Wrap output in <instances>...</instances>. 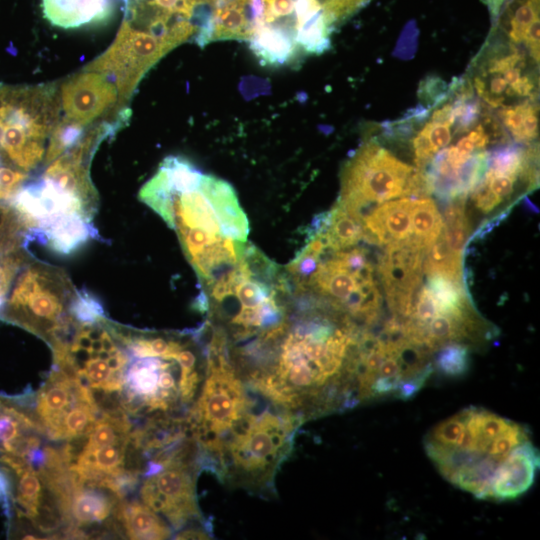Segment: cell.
<instances>
[{"instance_id": "obj_1", "label": "cell", "mask_w": 540, "mask_h": 540, "mask_svg": "<svg viewBox=\"0 0 540 540\" xmlns=\"http://www.w3.org/2000/svg\"><path fill=\"white\" fill-rule=\"evenodd\" d=\"M361 332L345 313L311 309L252 344L238 369L252 389L303 422L353 408Z\"/></svg>"}, {"instance_id": "obj_2", "label": "cell", "mask_w": 540, "mask_h": 540, "mask_svg": "<svg viewBox=\"0 0 540 540\" xmlns=\"http://www.w3.org/2000/svg\"><path fill=\"white\" fill-rule=\"evenodd\" d=\"M100 142L95 135L53 161L43 172L19 188L7 203L37 240L52 251L68 255L98 236L93 224L98 193L89 174L93 153Z\"/></svg>"}, {"instance_id": "obj_3", "label": "cell", "mask_w": 540, "mask_h": 540, "mask_svg": "<svg viewBox=\"0 0 540 540\" xmlns=\"http://www.w3.org/2000/svg\"><path fill=\"white\" fill-rule=\"evenodd\" d=\"M528 441L525 426L486 409L469 407L435 425L425 436L424 447L445 479L488 500L505 462Z\"/></svg>"}, {"instance_id": "obj_4", "label": "cell", "mask_w": 540, "mask_h": 540, "mask_svg": "<svg viewBox=\"0 0 540 540\" xmlns=\"http://www.w3.org/2000/svg\"><path fill=\"white\" fill-rule=\"evenodd\" d=\"M139 199L161 216L177 236L202 230L216 237L247 240V217L233 187L203 174L183 157H166L141 187Z\"/></svg>"}, {"instance_id": "obj_5", "label": "cell", "mask_w": 540, "mask_h": 540, "mask_svg": "<svg viewBox=\"0 0 540 540\" xmlns=\"http://www.w3.org/2000/svg\"><path fill=\"white\" fill-rule=\"evenodd\" d=\"M303 423L255 391L251 405L224 440L208 471L230 488L276 496V474L290 455Z\"/></svg>"}, {"instance_id": "obj_6", "label": "cell", "mask_w": 540, "mask_h": 540, "mask_svg": "<svg viewBox=\"0 0 540 540\" xmlns=\"http://www.w3.org/2000/svg\"><path fill=\"white\" fill-rule=\"evenodd\" d=\"M255 391L231 360L224 332L213 327L206 344V370L200 391L185 417L202 469L208 470L224 440L243 417Z\"/></svg>"}, {"instance_id": "obj_7", "label": "cell", "mask_w": 540, "mask_h": 540, "mask_svg": "<svg viewBox=\"0 0 540 540\" xmlns=\"http://www.w3.org/2000/svg\"><path fill=\"white\" fill-rule=\"evenodd\" d=\"M78 293L65 271L31 256L16 276L0 318L51 345L72 325Z\"/></svg>"}, {"instance_id": "obj_8", "label": "cell", "mask_w": 540, "mask_h": 540, "mask_svg": "<svg viewBox=\"0 0 540 540\" xmlns=\"http://www.w3.org/2000/svg\"><path fill=\"white\" fill-rule=\"evenodd\" d=\"M150 458L159 461L161 467L143 477L142 502L175 530L190 526L211 528L198 505L196 480L201 466L195 442L187 438Z\"/></svg>"}, {"instance_id": "obj_9", "label": "cell", "mask_w": 540, "mask_h": 540, "mask_svg": "<svg viewBox=\"0 0 540 540\" xmlns=\"http://www.w3.org/2000/svg\"><path fill=\"white\" fill-rule=\"evenodd\" d=\"M413 169L377 142L368 141L343 169L337 204L362 225L378 204L403 196Z\"/></svg>"}, {"instance_id": "obj_10", "label": "cell", "mask_w": 540, "mask_h": 540, "mask_svg": "<svg viewBox=\"0 0 540 540\" xmlns=\"http://www.w3.org/2000/svg\"><path fill=\"white\" fill-rule=\"evenodd\" d=\"M170 50L158 38L122 23L115 41L86 69L103 74L115 84L121 97H128Z\"/></svg>"}, {"instance_id": "obj_11", "label": "cell", "mask_w": 540, "mask_h": 540, "mask_svg": "<svg viewBox=\"0 0 540 540\" xmlns=\"http://www.w3.org/2000/svg\"><path fill=\"white\" fill-rule=\"evenodd\" d=\"M119 96L117 87L106 76L85 69L62 84L60 106L64 119L86 126L108 113Z\"/></svg>"}, {"instance_id": "obj_12", "label": "cell", "mask_w": 540, "mask_h": 540, "mask_svg": "<svg viewBox=\"0 0 540 540\" xmlns=\"http://www.w3.org/2000/svg\"><path fill=\"white\" fill-rule=\"evenodd\" d=\"M120 501L107 488L72 478V489L65 511V522L70 528V535L84 536L81 528L99 526L108 522L112 515L116 517Z\"/></svg>"}, {"instance_id": "obj_13", "label": "cell", "mask_w": 540, "mask_h": 540, "mask_svg": "<svg viewBox=\"0 0 540 540\" xmlns=\"http://www.w3.org/2000/svg\"><path fill=\"white\" fill-rule=\"evenodd\" d=\"M92 394L75 377L56 368L36 396L35 417L44 435L82 397Z\"/></svg>"}, {"instance_id": "obj_14", "label": "cell", "mask_w": 540, "mask_h": 540, "mask_svg": "<svg viewBox=\"0 0 540 540\" xmlns=\"http://www.w3.org/2000/svg\"><path fill=\"white\" fill-rule=\"evenodd\" d=\"M539 455L531 440L510 455L494 479L488 500L504 501L525 493L533 484Z\"/></svg>"}, {"instance_id": "obj_15", "label": "cell", "mask_w": 540, "mask_h": 540, "mask_svg": "<svg viewBox=\"0 0 540 540\" xmlns=\"http://www.w3.org/2000/svg\"><path fill=\"white\" fill-rule=\"evenodd\" d=\"M41 7L50 24L72 29L108 19L114 0H41Z\"/></svg>"}, {"instance_id": "obj_16", "label": "cell", "mask_w": 540, "mask_h": 540, "mask_svg": "<svg viewBox=\"0 0 540 540\" xmlns=\"http://www.w3.org/2000/svg\"><path fill=\"white\" fill-rule=\"evenodd\" d=\"M248 41L250 49L263 65L288 64L301 52L293 33L273 24L253 25Z\"/></svg>"}, {"instance_id": "obj_17", "label": "cell", "mask_w": 540, "mask_h": 540, "mask_svg": "<svg viewBox=\"0 0 540 540\" xmlns=\"http://www.w3.org/2000/svg\"><path fill=\"white\" fill-rule=\"evenodd\" d=\"M116 519L121 522L129 539H168L170 525L143 502H119Z\"/></svg>"}, {"instance_id": "obj_18", "label": "cell", "mask_w": 540, "mask_h": 540, "mask_svg": "<svg viewBox=\"0 0 540 540\" xmlns=\"http://www.w3.org/2000/svg\"><path fill=\"white\" fill-rule=\"evenodd\" d=\"M411 228V237L422 245L424 252L439 237L444 228V222L431 198H411Z\"/></svg>"}, {"instance_id": "obj_19", "label": "cell", "mask_w": 540, "mask_h": 540, "mask_svg": "<svg viewBox=\"0 0 540 540\" xmlns=\"http://www.w3.org/2000/svg\"><path fill=\"white\" fill-rule=\"evenodd\" d=\"M461 254L448 246L443 230L436 241L424 252L423 271L427 274H440L463 281Z\"/></svg>"}, {"instance_id": "obj_20", "label": "cell", "mask_w": 540, "mask_h": 540, "mask_svg": "<svg viewBox=\"0 0 540 540\" xmlns=\"http://www.w3.org/2000/svg\"><path fill=\"white\" fill-rule=\"evenodd\" d=\"M539 18V0H509L500 17L510 40L523 42L527 28Z\"/></svg>"}, {"instance_id": "obj_21", "label": "cell", "mask_w": 540, "mask_h": 540, "mask_svg": "<svg viewBox=\"0 0 540 540\" xmlns=\"http://www.w3.org/2000/svg\"><path fill=\"white\" fill-rule=\"evenodd\" d=\"M330 212L331 219L326 232L332 248L340 251L355 246L362 239V225L338 204Z\"/></svg>"}, {"instance_id": "obj_22", "label": "cell", "mask_w": 540, "mask_h": 540, "mask_svg": "<svg viewBox=\"0 0 540 540\" xmlns=\"http://www.w3.org/2000/svg\"><path fill=\"white\" fill-rule=\"evenodd\" d=\"M435 364L445 375H462L469 364L468 346L457 342L445 344L438 350Z\"/></svg>"}, {"instance_id": "obj_23", "label": "cell", "mask_w": 540, "mask_h": 540, "mask_svg": "<svg viewBox=\"0 0 540 540\" xmlns=\"http://www.w3.org/2000/svg\"><path fill=\"white\" fill-rule=\"evenodd\" d=\"M524 159V150L508 146L489 153L487 169L498 174L520 176Z\"/></svg>"}, {"instance_id": "obj_24", "label": "cell", "mask_w": 540, "mask_h": 540, "mask_svg": "<svg viewBox=\"0 0 540 540\" xmlns=\"http://www.w3.org/2000/svg\"><path fill=\"white\" fill-rule=\"evenodd\" d=\"M471 226L466 215L449 223H444L443 234L451 250L462 254L469 237Z\"/></svg>"}, {"instance_id": "obj_25", "label": "cell", "mask_w": 540, "mask_h": 540, "mask_svg": "<svg viewBox=\"0 0 540 540\" xmlns=\"http://www.w3.org/2000/svg\"><path fill=\"white\" fill-rule=\"evenodd\" d=\"M369 0H327L322 6L323 10L334 25L336 22L351 15Z\"/></svg>"}, {"instance_id": "obj_26", "label": "cell", "mask_w": 540, "mask_h": 540, "mask_svg": "<svg viewBox=\"0 0 540 540\" xmlns=\"http://www.w3.org/2000/svg\"><path fill=\"white\" fill-rule=\"evenodd\" d=\"M528 102L529 100H526L515 106L504 107L499 113L505 127L516 141H519L520 138Z\"/></svg>"}, {"instance_id": "obj_27", "label": "cell", "mask_w": 540, "mask_h": 540, "mask_svg": "<svg viewBox=\"0 0 540 540\" xmlns=\"http://www.w3.org/2000/svg\"><path fill=\"white\" fill-rule=\"evenodd\" d=\"M482 178L489 189L502 200L512 193L514 182L517 179L514 176L494 173L488 169H486Z\"/></svg>"}, {"instance_id": "obj_28", "label": "cell", "mask_w": 540, "mask_h": 540, "mask_svg": "<svg viewBox=\"0 0 540 540\" xmlns=\"http://www.w3.org/2000/svg\"><path fill=\"white\" fill-rule=\"evenodd\" d=\"M413 149L415 164L418 169H425L428 164H431L436 151L422 130L413 139Z\"/></svg>"}, {"instance_id": "obj_29", "label": "cell", "mask_w": 540, "mask_h": 540, "mask_svg": "<svg viewBox=\"0 0 540 540\" xmlns=\"http://www.w3.org/2000/svg\"><path fill=\"white\" fill-rule=\"evenodd\" d=\"M471 192L475 205L483 213H489L502 202V199L489 189L483 178Z\"/></svg>"}, {"instance_id": "obj_30", "label": "cell", "mask_w": 540, "mask_h": 540, "mask_svg": "<svg viewBox=\"0 0 540 540\" xmlns=\"http://www.w3.org/2000/svg\"><path fill=\"white\" fill-rule=\"evenodd\" d=\"M429 138L436 153L444 149L451 141L450 127L442 124L427 122L421 129Z\"/></svg>"}, {"instance_id": "obj_31", "label": "cell", "mask_w": 540, "mask_h": 540, "mask_svg": "<svg viewBox=\"0 0 540 540\" xmlns=\"http://www.w3.org/2000/svg\"><path fill=\"white\" fill-rule=\"evenodd\" d=\"M538 135V108L529 100L524 115V121L521 129L519 142H528L535 139Z\"/></svg>"}, {"instance_id": "obj_32", "label": "cell", "mask_w": 540, "mask_h": 540, "mask_svg": "<svg viewBox=\"0 0 540 540\" xmlns=\"http://www.w3.org/2000/svg\"><path fill=\"white\" fill-rule=\"evenodd\" d=\"M535 84L534 77L528 74L521 75L514 83L507 87L505 94L509 97H528L533 93Z\"/></svg>"}, {"instance_id": "obj_33", "label": "cell", "mask_w": 540, "mask_h": 540, "mask_svg": "<svg viewBox=\"0 0 540 540\" xmlns=\"http://www.w3.org/2000/svg\"><path fill=\"white\" fill-rule=\"evenodd\" d=\"M539 27L540 22L539 18L534 20L530 26L527 28L524 40L526 46L528 47V52L530 56L536 61L539 62Z\"/></svg>"}, {"instance_id": "obj_34", "label": "cell", "mask_w": 540, "mask_h": 540, "mask_svg": "<svg viewBox=\"0 0 540 540\" xmlns=\"http://www.w3.org/2000/svg\"><path fill=\"white\" fill-rule=\"evenodd\" d=\"M13 492V483L10 474L0 467V503L5 507V510L10 514L11 500Z\"/></svg>"}, {"instance_id": "obj_35", "label": "cell", "mask_w": 540, "mask_h": 540, "mask_svg": "<svg viewBox=\"0 0 540 540\" xmlns=\"http://www.w3.org/2000/svg\"><path fill=\"white\" fill-rule=\"evenodd\" d=\"M431 122L452 126L455 123L454 107L452 103H447L441 108L436 109L431 115Z\"/></svg>"}, {"instance_id": "obj_36", "label": "cell", "mask_w": 540, "mask_h": 540, "mask_svg": "<svg viewBox=\"0 0 540 540\" xmlns=\"http://www.w3.org/2000/svg\"><path fill=\"white\" fill-rule=\"evenodd\" d=\"M474 144L475 150H483L489 142V135L482 124L477 125L468 134Z\"/></svg>"}, {"instance_id": "obj_37", "label": "cell", "mask_w": 540, "mask_h": 540, "mask_svg": "<svg viewBox=\"0 0 540 540\" xmlns=\"http://www.w3.org/2000/svg\"><path fill=\"white\" fill-rule=\"evenodd\" d=\"M455 147L461 154L467 157H471L475 150L474 144L468 135L461 138Z\"/></svg>"}, {"instance_id": "obj_38", "label": "cell", "mask_w": 540, "mask_h": 540, "mask_svg": "<svg viewBox=\"0 0 540 540\" xmlns=\"http://www.w3.org/2000/svg\"><path fill=\"white\" fill-rule=\"evenodd\" d=\"M522 69L523 67H514L503 73L502 76L508 83V86L514 83L521 76Z\"/></svg>"}]
</instances>
